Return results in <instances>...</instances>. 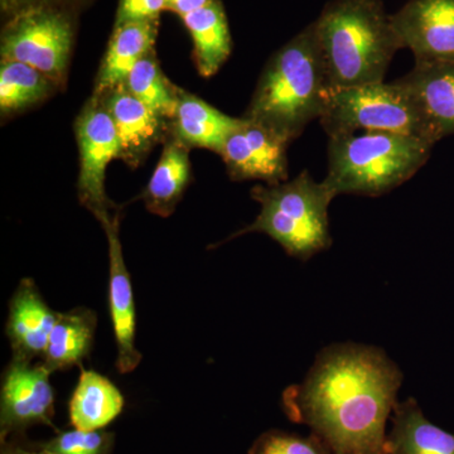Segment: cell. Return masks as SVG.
<instances>
[{"mask_svg":"<svg viewBox=\"0 0 454 454\" xmlns=\"http://www.w3.org/2000/svg\"><path fill=\"white\" fill-rule=\"evenodd\" d=\"M403 373L382 349L342 343L319 352L303 382L284 391V413L333 454L387 453V426Z\"/></svg>","mask_w":454,"mask_h":454,"instance_id":"obj_1","label":"cell"},{"mask_svg":"<svg viewBox=\"0 0 454 454\" xmlns=\"http://www.w3.org/2000/svg\"><path fill=\"white\" fill-rule=\"evenodd\" d=\"M330 89L312 22L269 59L243 118L292 143L309 122L321 118Z\"/></svg>","mask_w":454,"mask_h":454,"instance_id":"obj_2","label":"cell"},{"mask_svg":"<svg viewBox=\"0 0 454 454\" xmlns=\"http://www.w3.org/2000/svg\"><path fill=\"white\" fill-rule=\"evenodd\" d=\"M313 23L331 89L384 82L404 49L381 0H331Z\"/></svg>","mask_w":454,"mask_h":454,"instance_id":"obj_3","label":"cell"},{"mask_svg":"<svg viewBox=\"0 0 454 454\" xmlns=\"http://www.w3.org/2000/svg\"><path fill=\"white\" fill-rule=\"evenodd\" d=\"M433 146L428 140L387 131L331 137L324 182L336 196H382L413 177L428 162Z\"/></svg>","mask_w":454,"mask_h":454,"instance_id":"obj_4","label":"cell"},{"mask_svg":"<svg viewBox=\"0 0 454 454\" xmlns=\"http://www.w3.org/2000/svg\"><path fill=\"white\" fill-rule=\"evenodd\" d=\"M252 197L260 205L258 217L249 226L230 236L262 232L282 245L288 255L306 262L333 245L328 208L336 193L327 184L316 182L309 170L292 181L258 184Z\"/></svg>","mask_w":454,"mask_h":454,"instance_id":"obj_5","label":"cell"},{"mask_svg":"<svg viewBox=\"0 0 454 454\" xmlns=\"http://www.w3.org/2000/svg\"><path fill=\"white\" fill-rule=\"evenodd\" d=\"M318 121L328 138L358 130L387 131L433 143L413 97L396 80L330 89Z\"/></svg>","mask_w":454,"mask_h":454,"instance_id":"obj_6","label":"cell"},{"mask_svg":"<svg viewBox=\"0 0 454 454\" xmlns=\"http://www.w3.org/2000/svg\"><path fill=\"white\" fill-rule=\"evenodd\" d=\"M2 61L22 62L65 89L74 42V12L56 7L27 9L8 18L0 38Z\"/></svg>","mask_w":454,"mask_h":454,"instance_id":"obj_7","label":"cell"},{"mask_svg":"<svg viewBox=\"0 0 454 454\" xmlns=\"http://www.w3.org/2000/svg\"><path fill=\"white\" fill-rule=\"evenodd\" d=\"M80 154L77 196L98 223L118 212L106 195V169L115 158L121 160V140L103 98L92 95L74 121Z\"/></svg>","mask_w":454,"mask_h":454,"instance_id":"obj_8","label":"cell"},{"mask_svg":"<svg viewBox=\"0 0 454 454\" xmlns=\"http://www.w3.org/2000/svg\"><path fill=\"white\" fill-rule=\"evenodd\" d=\"M51 372L44 364L13 356L2 382L0 395V441L22 434L35 426L52 427L55 393Z\"/></svg>","mask_w":454,"mask_h":454,"instance_id":"obj_9","label":"cell"},{"mask_svg":"<svg viewBox=\"0 0 454 454\" xmlns=\"http://www.w3.org/2000/svg\"><path fill=\"white\" fill-rule=\"evenodd\" d=\"M277 131L241 118L220 152L230 178L278 184L288 181V145Z\"/></svg>","mask_w":454,"mask_h":454,"instance_id":"obj_10","label":"cell"},{"mask_svg":"<svg viewBox=\"0 0 454 454\" xmlns=\"http://www.w3.org/2000/svg\"><path fill=\"white\" fill-rule=\"evenodd\" d=\"M391 20L415 62H454V0H408Z\"/></svg>","mask_w":454,"mask_h":454,"instance_id":"obj_11","label":"cell"},{"mask_svg":"<svg viewBox=\"0 0 454 454\" xmlns=\"http://www.w3.org/2000/svg\"><path fill=\"white\" fill-rule=\"evenodd\" d=\"M109 250V309L116 343V369L129 373L139 366L142 354L136 346L137 312L129 271L122 255L121 212L101 223Z\"/></svg>","mask_w":454,"mask_h":454,"instance_id":"obj_12","label":"cell"},{"mask_svg":"<svg viewBox=\"0 0 454 454\" xmlns=\"http://www.w3.org/2000/svg\"><path fill=\"white\" fill-rule=\"evenodd\" d=\"M121 140V160L138 168L154 146L169 137V121L143 104L122 85L103 95Z\"/></svg>","mask_w":454,"mask_h":454,"instance_id":"obj_13","label":"cell"},{"mask_svg":"<svg viewBox=\"0 0 454 454\" xmlns=\"http://www.w3.org/2000/svg\"><path fill=\"white\" fill-rule=\"evenodd\" d=\"M413 97L433 143L454 134V62H415L396 80Z\"/></svg>","mask_w":454,"mask_h":454,"instance_id":"obj_14","label":"cell"},{"mask_svg":"<svg viewBox=\"0 0 454 454\" xmlns=\"http://www.w3.org/2000/svg\"><path fill=\"white\" fill-rule=\"evenodd\" d=\"M56 317L32 279L26 278L18 284L9 301L5 328L13 356L32 361L43 356Z\"/></svg>","mask_w":454,"mask_h":454,"instance_id":"obj_15","label":"cell"},{"mask_svg":"<svg viewBox=\"0 0 454 454\" xmlns=\"http://www.w3.org/2000/svg\"><path fill=\"white\" fill-rule=\"evenodd\" d=\"M232 118L186 90L178 89L177 106L169 119V134L188 148H203L220 154L230 134L240 125Z\"/></svg>","mask_w":454,"mask_h":454,"instance_id":"obj_16","label":"cell"},{"mask_svg":"<svg viewBox=\"0 0 454 454\" xmlns=\"http://www.w3.org/2000/svg\"><path fill=\"white\" fill-rule=\"evenodd\" d=\"M158 26L160 20H134L114 26L92 95L106 94L124 82L137 62L154 50Z\"/></svg>","mask_w":454,"mask_h":454,"instance_id":"obj_17","label":"cell"},{"mask_svg":"<svg viewBox=\"0 0 454 454\" xmlns=\"http://www.w3.org/2000/svg\"><path fill=\"white\" fill-rule=\"evenodd\" d=\"M387 450L391 454H454V434L427 419L413 397L399 403L391 414Z\"/></svg>","mask_w":454,"mask_h":454,"instance_id":"obj_18","label":"cell"},{"mask_svg":"<svg viewBox=\"0 0 454 454\" xmlns=\"http://www.w3.org/2000/svg\"><path fill=\"white\" fill-rule=\"evenodd\" d=\"M190 151L170 134L164 142L160 162L143 192V201L152 214L168 217L177 208L191 181Z\"/></svg>","mask_w":454,"mask_h":454,"instance_id":"obj_19","label":"cell"},{"mask_svg":"<svg viewBox=\"0 0 454 454\" xmlns=\"http://www.w3.org/2000/svg\"><path fill=\"white\" fill-rule=\"evenodd\" d=\"M124 405V396L109 379L82 370L68 405L70 422L76 429H106L121 414Z\"/></svg>","mask_w":454,"mask_h":454,"instance_id":"obj_20","label":"cell"},{"mask_svg":"<svg viewBox=\"0 0 454 454\" xmlns=\"http://www.w3.org/2000/svg\"><path fill=\"white\" fill-rule=\"evenodd\" d=\"M193 42L196 67L203 77L214 76L231 55L232 41L221 0L182 18Z\"/></svg>","mask_w":454,"mask_h":454,"instance_id":"obj_21","label":"cell"},{"mask_svg":"<svg viewBox=\"0 0 454 454\" xmlns=\"http://www.w3.org/2000/svg\"><path fill=\"white\" fill-rule=\"evenodd\" d=\"M98 317L94 310L76 309L57 313L43 364L51 372L80 365L89 356L97 333Z\"/></svg>","mask_w":454,"mask_h":454,"instance_id":"obj_22","label":"cell"},{"mask_svg":"<svg viewBox=\"0 0 454 454\" xmlns=\"http://www.w3.org/2000/svg\"><path fill=\"white\" fill-rule=\"evenodd\" d=\"M59 90L55 82L31 66L17 61L0 64V114L12 118L32 109Z\"/></svg>","mask_w":454,"mask_h":454,"instance_id":"obj_23","label":"cell"},{"mask_svg":"<svg viewBox=\"0 0 454 454\" xmlns=\"http://www.w3.org/2000/svg\"><path fill=\"white\" fill-rule=\"evenodd\" d=\"M121 85L155 113L168 121L172 119L177 106L179 88L164 76L155 50L137 62Z\"/></svg>","mask_w":454,"mask_h":454,"instance_id":"obj_24","label":"cell"},{"mask_svg":"<svg viewBox=\"0 0 454 454\" xmlns=\"http://www.w3.org/2000/svg\"><path fill=\"white\" fill-rule=\"evenodd\" d=\"M114 444V433L74 428L59 433L40 448L52 454H113Z\"/></svg>","mask_w":454,"mask_h":454,"instance_id":"obj_25","label":"cell"},{"mask_svg":"<svg viewBox=\"0 0 454 454\" xmlns=\"http://www.w3.org/2000/svg\"><path fill=\"white\" fill-rule=\"evenodd\" d=\"M249 454H333L324 441L310 433L307 437L283 430H268L254 442Z\"/></svg>","mask_w":454,"mask_h":454,"instance_id":"obj_26","label":"cell"},{"mask_svg":"<svg viewBox=\"0 0 454 454\" xmlns=\"http://www.w3.org/2000/svg\"><path fill=\"white\" fill-rule=\"evenodd\" d=\"M166 0H119L115 26L134 20H160Z\"/></svg>","mask_w":454,"mask_h":454,"instance_id":"obj_27","label":"cell"},{"mask_svg":"<svg viewBox=\"0 0 454 454\" xmlns=\"http://www.w3.org/2000/svg\"><path fill=\"white\" fill-rule=\"evenodd\" d=\"M86 0H0L3 14L8 18L16 16L27 9L38 7H56L73 11Z\"/></svg>","mask_w":454,"mask_h":454,"instance_id":"obj_28","label":"cell"},{"mask_svg":"<svg viewBox=\"0 0 454 454\" xmlns=\"http://www.w3.org/2000/svg\"><path fill=\"white\" fill-rule=\"evenodd\" d=\"M214 0H166V11L184 18L193 12L207 7Z\"/></svg>","mask_w":454,"mask_h":454,"instance_id":"obj_29","label":"cell"},{"mask_svg":"<svg viewBox=\"0 0 454 454\" xmlns=\"http://www.w3.org/2000/svg\"><path fill=\"white\" fill-rule=\"evenodd\" d=\"M2 454H52L50 452H47V450H41L40 447H38V450H22V448H9L3 446V452Z\"/></svg>","mask_w":454,"mask_h":454,"instance_id":"obj_30","label":"cell"},{"mask_svg":"<svg viewBox=\"0 0 454 454\" xmlns=\"http://www.w3.org/2000/svg\"><path fill=\"white\" fill-rule=\"evenodd\" d=\"M384 454H391V453L387 452V453H384Z\"/></svg>","mask_w":454,"mask_h":454,"instance_id":"obj_31","label":"cell"}]
</instances>
